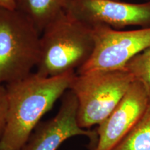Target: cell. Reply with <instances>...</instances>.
Segmentation results:
<instances>
[{"mask_svg":"<svg viewBox=\"0 0 150 150\" xmlns=\"http://www.w3.org/2000/svg\"><path fill=\"white\" fill-rule=\"evenodd\" d=\"M76 74L44 76L31 73L6 85L8 110L0 150H20L23 147L42 116L69 90Z\"/></svg>","mask_w":150,"mask_h":150,"instance_id":"6da1fadb","label":"cell"},{"mask_svg":"<svg viewBox=\"0 0 150 150\" xmlns=\"http://www.w3.org/2000/svg\"><path fill=\"white\" fill-rule=\"evenodd\" d=\"M94 47L93 28L65 11L41 33L36 73L56 76L76 72L90 59Z\"/></svg>","mask_w":150,"mask_h":150,"instance_id":"7a4b0ae2","label":"cell"},{"mask_svg":"<svg viewBox=\"0 0 150 150\" xmlns=\"http://www.w3.org/2000/svg\"><path fill=\"white\" fill-rule=\"evenodd\" d=\"M41 33L16 9L0 7V84L24 79L40 59Z\"/></svg>","mask_w":150,"mask_h":150,"instance_id":"3957f363","label":"cell"},{"mask_svg":"<svg viewBox=\"0 0 150 150\" xmlns=\"http://www.w3.org/2000/svg\"><path fill=\"white\" fill-rule=\"evenodd\" d=\"M134 78L126 69L76 74L69 90L77 99V121L83 129L98 125L123 98Z\"/></svg>","mask_w":150,"mask_h":150,"instance_id":"277c9868","label":"cell"},{"mask_svg":"<svg viewBox=\"0 0 150 150\" xmlns=\"http://www.w3.org/2000/svg\"><path fill=\"white\" fill-rule=\"evenodd\" d=\"M92 28L93 52L76 74L125 69L133 58L150 47V27L126 31L102 25Z\"/></svg>","mask_w":150,"mask_h":150,"instance_id":"5b68a950","label":"cell"},{"mask_svg":"<svg viewBox=\"0 0 150 150\" xmlns=\"http://www.w3.org/2000/svg\"><path fill=\"white\" fill-rule=\"evenodd\" d=\"M66 11L91 27H150V1L136 4L120 0H71Z\"/></svg>","mask_w":150,"mask_h":150,"instance_id":"8992f818","label":"cell"},{"mask_svg":"<svg viewBox=\"0 0 150 150\" xmlns=\"http://www.w3.org/2000/svg\"><path fill=\"white\" fill-rule=\"evenodd\" d=\"M77 108L78 102L74 93L67 90L56 115L38 124L20 150H57L65 140L77 136L89 138L93 150L97 142V131L83 129L79 125Z\"/></svg>","mask_w":150,"mask_h":150,"instance_id":"52a82bcc","label":"cell"},{"mask_svg":"<svg viewBox=\"0 0 150 150\" xmlns=\"http://www.w3.org/2000/svg\"><path fill=\"white\" fill-rule=\"evenodd\" d=\"M149 103L145 87L135 80L115 109L97 127L93 150H111L139 121Z\"/></svg>","mask_w":150,"mask_h":150,"instance_id":"ba28073f","label":"cell"},{"mask_svg":"<svg viewBox=\"0 0 150 150\" xmlns=\"http://www.w3.org/2000/svg\"><path fill=\"white\" fill-rule=\"evenodd\" d=\"M71 0H14L16 9L35 24L40 33L60 14Z\"/></svg>","mask_w":150,"mask_h":150,"instance_id":"9c48e42d","label":"cell"},{"mask_svg":"<svg viewBox=\"0 0 150 150\" xmlns=\"http://www.w3.org/2000/svg\"><path fill=\"white\" fill-rule=\"evenodd\" d=\"M111 150H150V103L139 121Z\"/></svg>","mask_w":150,"mask_h":150,"instance_id":"30bf717a","label":"cell"},{"mask_svg":"<svg viewBox=\"0 0 150 150\" xmlns=\"http://www.w3.org/2000/svg\"><path fill=\"white\" fill-rule=\"evenodd\" d=\"M125 69L145 86L150 97V47L133 58Z\"/></svg>","mask_w":150,"mask_h":150,"instance_id":"8fae6325","label":"cell"},{"mask_svg":"<svg viewBox=\"0 0 150 150\" xmlns=\"http://www.w3.org/2000/svg\"><path fill=\"white\" fill-rule=\"evenodd\" d=\"M8 101L6 89L3 84H0V142L4 133L7 119Z\"/></svg>","mask_w":150,"mask_h":150,"instance_id":"7c38bea8","label":"cell"},{"mask_svg":"<svg viewBox=\"0 0 150 150\" xmlns=\"http://www.w3.org/2000/svg\"><path fill=\"white\" fill-rule=\"evenodd\" d=\"M0 7L9 9H16L14 0H0Z\"/></svg>","mask_w":150,"mask_h":150,"instance_id":"4fadbf2b","label":"cell"},{"mask_svg":"<svg viewBox=\"0 0 150 150\" xmlns=\"http://www.w3.org/2000/svg\"><path fill=\"white\" fill-rule=\"evenodd\" d=\"M147 1H150V0H147Z\"/></svg>","mask_w":150,"mask_h":150,"instance_id":"5bb4252c","label":"cell"}]
</instances>
